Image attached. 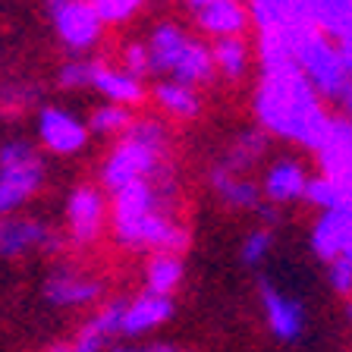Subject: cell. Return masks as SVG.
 <instances>
[{"label":"cell","instance_id":"cell-1","mask_svg":"<svg viewBox=\"0 0 352 352\" xmlns=\"http://www.w3.org/2000/svg\"><path fill=\"white\" fill-rule=\"evenodd\" d=\"M173 183L170 173H161L154 179H142L126 189L113 192V205H110V223L113 236L126 249H148V252H179L186 249V230L179 227L170 214L173 205Z\"/></svg>","mask_w":352,"mask_h":352},{"label":"cell","instance_id":"cell-2","mask_svg":"<svg viewBox=\"0 0 352 352\" xmlns=\"http://www.w3.org/2000/svg\"><path fill=\"white\" fill-rule=\"evenodd\" d=\"M167 132L154 120H135L120 135L117 148L101 164V186L110 192H120L132 183L154 179L167 173Z\"/></svg>","mask_w":352,"mask_h":352},{"label":"cell","instance_id":"cell-3","mask_svg":"<svg viewBox=\"0 0 352 352\" xmlns=\"http://www.w3.org/2000/svg\"><path fill=\"white\" fill-rule=\"evenodd\" d=\"M148 54H151V66L154 73H170L173 82H183V85H201V82L211 79L214 73V60L201 41L183 32L176 22H161L154 25L151 35H148Z\"/></svg>","mask_w":352,"mask_h":352},{"label":"cell","instance_id":"cell-4","mask_svg":"<svg viewBox=\"0 0 352 352\" xmlns=\"http://www.w3.org/2000/svg\"><path fill=\"white\" fill-rule=\"evenodd\" d=\"M44 183V161L29 142L0 145V217H13Z\"/></svg>","mask_w":352,"mask_h":352},{"label":"cell","instance_id":"cell-5","mask_svg":"<svg viewBox=\"0 0 352 352\" xmlns=\"http://www.w3.org/2000/svg\"><path fill=\"white\" fill-rule=\"evenodd\" d=\"M44 10L51 16L60 41L76 54H85L101 41L104 19L91 0H44Z\"/></svg>","mask_w":352,"mask_h":352},{"label":"cell","instance_id":"cell-6","mask_svg":"<svg viewBox=\"0 0 352 352\" xmlns=\"http://www.w3.org/2000/svg\"><path fill=\"white\" fill-rule=\"evenodd\" d=\"M107 223V198L98 186H76L66 198V236L76 245H91L101 239Z\"/></svg>","mask_w":352,"mask_h":352},{"label":"cell","instance_id":"cell-7","mask_svg":"<svg viewBox=\"0 0 352 352\" xmlns=\"http://www.w3.org/2000/svg\"><path fill=\"white\" fill-rule=\"evenodd\" d=\"M60 233L35 217H0V258H22L29 252H60Z\"/></svg>","mask_w":352,"mask_h":352},{"label":"cell","instance_id":"cell-8","mask_svg":"<svg viewBox=\"0 0 352 352\" xmlns=\"http://www.w3.org/2000/svg\"><path fill=\"white\" fill-rule=\"evenodd\" d=\"M88 123L63 107H44L38 113V139L51 154H76L88 142Z\"/></svg>","mask_w":352,"mask_h":352},{"label":"cell","instance_id":"cell-9","mask_svg":"<svg viewBox=\"0 0 352 352\" xmlns=\"http://www.w3.org/2000/svg\"><path fill=\"white\" fill-rule=\"evenodd\" d=\"M258 293H261V305H264V318H267V327L277 340L283 343H293L302 337L305 330V308L299 299L286 296L283 289H277L274 283L261 280L258 283Z\"/></svg>","mask_w":352,"mask_h":352},{"label":"cell","instance_id":"cell-10","mask_svg":"<svg viewBox=\"0 0 352 352\" xmlns=\"http://www.w3.org/2000/svg\"><path fill=\"white\" fill-rule=\"evenodd\" d=\"M104 293V283L98 277L76 267H57L51 271V277L44 280V299L57 308H76L88 305Z\"/></svg>","mask_w":352,"mask_h":352},{"label":"cell","instance_id":"cell-11","mask_svg":"<svg viewBox=\"0 0 352 352\" xmlns=\"http://www.w3.org/2000/svg\"><path fill=\"white\" fill-rule=\"evenodd\" d=\"M88 88H95L107 98V104H120V107H132L145 98L142 79L129 76L123 66H110L104 60H91V76H88Z\"/></svg>","mask_w":352,"mask_h":352},{"label":"cell","instance_id":"cell-12","mask_svg":"<svg viewBox=\"0 0 352 352\" xmlns=\"http://www.w3.org/2000/svg\"><path fill=\"white\" fill-rule=\"evenodd\" d=\"M173 315V302L167 296H154V293H139L135 299L126 302L123 308V333L126 337H142L151 333L161 324L170 321Z\"/></svg>","mask_w":352,"mask_h":352},{"label":"cell","instance_id":"cell-13","mask_svg":"<svg viewBox=\"0 0 352 352\" xmlns=\"http://www.w3.org/2000/svg\"><path fill=\"white\" fill-rule=\"evenodd\" d=\"M198 29L220 38H239L245 32V22H249V13L242 7L239 0H211L208 7L195 10Z\"/></svg>","mask_w":352,"mask_h":352},{"label":"cell","instance_id":"cell-14","mask_svg":"<svg viewBox=\"0 0 352 352\" xmlns=\"http://www.w3.org/2000/svg\"><path fill=\"white\" fill-rule=\"evenodd\" d=\"M308 189V176L305 170L299 167L296 161H277L267 176H264V195L267 201H296V198H305Z\"/></svg>","mask_w":352,"mask_h":352},{"label":"cell","instance_id":"cell-15","mask_svg":"<svg viewBox=\"0 0 352 352\" xmlns=\"http://www.w3.org/2000/svg\"><path fill=\"white\" fill-rule=\"evenodd\" d=\"M183 283V258L173 252H157L145 264V293L154 296H173L176 286Z\"/></svg>","mask_w":352,"mask_h":352},{"label":"cell","instance_id":"cell-16","mask_svg":"<svg viewBox=\"0 0 352 352\" xmlns=\"http://www.w3.org/2000/svg\"><path fill=\"white\" fill-rule=\"evenodd\" d=\"M151 98L157 107L167 110L170 117H176V120H192V117H198V110H201V98L195 95V88L183 85V82H173V79L157 82Z\"/></svg>","mask_w":352,"mask_h":352},{"label":"cell","instance_id":"cell-17","mask_svg":"<svg viewBox=\"0 0 352 352\" xmlns=\"http://www.w3.org/2000/svg\"><path fill=\"white\" fill-rule=\"evenodd\" d=\"M214 189L233 208H255L258 205V186L252 183V179L236 176V170H227V167L214 170Z\"/></svg>","mask_w":352,"mask_h":352},{"label":"cell","instance_id":"cell-18","mask_svg":"<svg viewBox=\"0 0 352 352\" xmlns=\"http://www.w3.org/2000/svg\"><path fill=\"white\" fill-rule=\"evenodd\" d=\"M211 60L217 73L239 79L245 73V66H249V47L242 44V38H220L211 47Z\"/></svg>","mask_w":352,"mask_h":352},{"label":"cell","instance_id":"cell-19","mask_svg":"<svg viewBox=\"0 0 352 352\" xmlns=\"http://www.w3.org/2000/svg\"><path fill=\"white\" fill-rule=\"evenodd\" d=\"M135 123L129 113V107H120V104H101V107L91 113L88 120V132H95V135H123L129 126Z\"/></svg>","mask_w":352,"mask_h":352},{"label":"cell","instance_id":"cell-20","mask_svg":"<svg viewBox=\"0 0 352 352\" xmlns=\"http://www.w3.org/2000/svg\"><path fill=\"white\" fill-rule=\"evenodd\" d=\"M123 308H126V299H113V302H107V305H101V311L91 318L107 340L123 333Z\"/></svg>","mask_w":352,"mask_h":352},{"label":"cell","instance_id":"cell-21","mask_svg":"<svg viewBox=\"0 0 352 352\" xmlns=\"http://www.w3.org/2000/svg\"><path fill=\"white\" fill-rule=\"evenodd\" d=\"M123 69L129 76H135V79H142V76L154 73L151 66V54H148V44H126L123 47Z\"/></svg>","mask_w":352,"mask_h":352},{"label":"cell","instance_id":"cell-22","mask_svg":"<svg viewBox=\"0 0 352 352\" xmlns=\"http://www.w3.org/2000/svg\"><path fill=\"white\" fill-rule=\"evenodd\" d=\"M271 230H252L249 236H245V242H242V261L249 264V267H255V264L264 261V255H267V249H271Z\"/></svg>","mask_w":352,"mask_h":352},{"label":"cell","instance_id":"cell-23","mask_svg":"<svg viewBox=\"0 0 352 352\" xmlns=\"http://www.w3.org/2000/svg\"><path fill=\"white\" fill-rule=\"evenodd\" d=\"M95 10L101 13L104 22H123L126 16H132L145 0H91Z\"/></svg>","mask_w":352,"mask_h":352},{"label":"cell","instance_id":"cell-24","mask_svg":"<svg viewBox=\"0 0 352 352\" xmlns=\"http://www.w3.org/2000/svg\"><path fill=\"white\" fill-rule=\"evenodd\" d=\"M327 280L340 296H352V258H333V261H327Z\"/></svg>","mask_w":352,"mask_h":352},{"label":"cell","instance_id":"cell-25","mask_svg":"<svg viewBox=\"0 0 352 352\" xmlns=\"http://www.w3.org/2000/svg\"><path fill=\"white\" fill-rule=\"evenodd\" d=\"M104 346H107V337L101 333V327H98L95 321H88L85 327L76 333L73 343H69V352H101Z\"/></svg>","mask_w":352,"mask_h":352},{"label":"cell","instance_id":"cell-26","mask_svg":"<svg viewBox=\"0 0 352 352\" xmlns=\"http://www.w3.org/2000/svg\"><path fill=\"white\" fill-rule=\"evenodd\" d=\"M32 95H35V91H29V88H3V91H0V107L22 110L32 104Z\"/></svg>","mask_w":352,"mask_h":352},{"label":"cell","instance_id":"cell-27","mask_svg":"<svg viewBox=\"0 0 352 352\" xmlns=\"http://www.w3.org/2000/svg\"><path fill=\"white\" fill-rule=\"evenodd\" d=\"M135 352H183V349H176L170 343H151V346H139Z\"/></svg>","mask_w":352,"mask_h":352},{"label":"cell","instance_id":"cell-28","mask_svg":"<svg viewBox=\"0 0 352 352\" xmlns=\"http://www.w3.org/2000/svg\"><path fill=\"white\" fill-rule=\"evenodd\" d=\"M189 3H192V7H195V10H201V7H208L211 0H189Z\"/></svg>","mask_w":352,"mask_h":352},{"label":"cell","instance_id":"cell-29","mask_svg":"<svg viewBox=\"0 0 352 352\" xmlns=\"http://www.w3.org/2000/svg\"><path fill=\"white\" fill-rule=\"evenodd\" d=\"M51 352H69V346H54Z\"/></svg>","mask_w":352,"mask_h":352},{"label":"cell","instance_id":"cell-30","mask_svg":"<svg viewBox=\"0 0 352 352\" xmlns=\"http://www.w3.org/2000/svg\"><path fill=\"white\" fill-rule=\"evenodd\" d=\"M349 321H352V305H349Z\"/></svg>","mask_w":352,"mask_h":352}]
</instances>
